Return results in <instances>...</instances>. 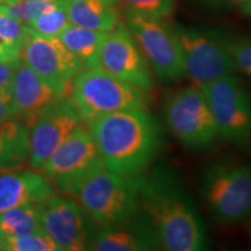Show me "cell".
<instances>
[{"instance_id":"6da1fadb","label":"cell","mask_w":251,"mask_h":251,"mask_svg":"<svg viewBox=\"0 0 251 251\" xmlns=\"http://www.w3.org/2000/svg\"><path fill=\"white\" fill-rule=\"evenodd\" d=\"M86 125L112 174L142 175L161 149V129L147 109L111 113Z\"/></svg>"},{"instance_id":"7a4b0ae2","label":"cell","mask_w":251,"mask_h":251,"mask_svg":"<svg viewBox=\"0 0 251 251\" xmlns=\"http://www.w3.org/2000/svg\"><path fill=\"white\" fill-rule=\"evenodd\" d=\"M141 215L152 228L159 248L168 251L206 249V231L188 196L170 175L143 176Z\"/></svg>"},{"instance_id":"3957f363","label":"cell","mask_w":251,"mask_h":251,"mask_svg":"<svg viewBox=\"0 0 251 251\" xmlns=\"http://www.w3.org/2000/svg\"><path fill=\"white\" fill-rule=\"evenodd\" d=\"M70 97L85 124L111 113L148 109L150 102L149 92L101 68L83 69L72 80Z\"/></svg>"},{"instance_id":"277c9868","label":"cell","mask_w":251,"mask_h":251,"mask_svg":"<svg viewBox=\"0 0 251 251\" xmlns=\"http://www.w3.org/2000/svg\"><path fill=\"white\" fill-rule=\"evenodd\" d=\"M143 175L124 176L102 170L78 190L75 198L92 221L111 226L139 214Z\"/></svg>"},{"instance_id":"5b68a950","label":"cell","mask_w":251,"mask_h":251,"mask_svg":"<svg viewBox=\"0 0 251 251\" xmlns=\"http://www.w3.org/2000/svg\"><path fill=\"white\" fill-rule=\"evenodd\" d=\"M102 170L105 166L92 135L81 124L52 153L41 172L63 196L75 198L81 185Z\"/></svg>"},{"instance_id":"8992f818","label":"cell","mask_w":251,"mask_h":251,"mask_svg":"<svg viewBox=\"0 0 251 251\" xmlns=\"http://www.w3.org/2000/svg\"><path fill=\"white\" fill-rule=\"evenodd\" d=\"M201 186L207 205L220 222L234 224L251 214V165L213 163L203 174Z\"/></svg>"},{"instance_id":"52a82bcc","label":"cell","mask_w":251,"mask_h":251,"mask_svg":"<svg viewBox=\"0 0 251 251\" xmlns=\"http://www.w3.org/2000/svg\"><path fill=\"white\" fill-rule=\"evenodd\" d=\"M126 26L136 41L157 79L171 83L186 76L175 29L162 19L126 12Z\"/></svg>"},{"instance_id":"ba28073f","label":"cell","mask_w":251,"mask_h":251,"mask_svg":"<svg viewBox=\"0 0 251 251\" xmlns=\"http://www.w3.org/2000/svg\"><path fill=\"white\" fill-rule=\"evenodd\" d=\"M172 134L190 149H206L219 136L213 113L201 87H184L172 94L164 108Z\"/></svg>"},{"instance_id":"9c48e42d","label":"cell","mask_w":251,"mask_h":251,"mask_svg":"<svg viewBox=\"0 0 251 251\" xmlns=\"http://www.w3.org/2000/svg\"><path fill=\"white\" fill-rule=\"evenodd\" d=\"M175 33L183 55L185 75L192 85L202 87L235 74L236 65L224 40L207 31L184 26L176 27Z\"/></svg>"},{"instance_id":"30bf717a","label":"cell","mask_w":251,"mask_h":251,"mask_svg":"<svg viewBox=\"0 0 251 251\" xmlns=\"http://www.w3.org/2000/svg\"><path fill=\"white\" fill-rule=\"evenodd\" d=\"M219 136L236 146L251 142V98L234 75L202 86Z\"/></svg>"},{"instance_id":"8fae6325","label":"cell","mask_w":251,"mask_h":251,"mask_svg":"<svg viewBox=\"0 0 251 251\" xmlns=\"http://www.w3.org/2000/svg\"><path fill=\"white\" fill-rule=\"evenodd\" d=\"M84 124L77 106L70 96L50 105L29 128L28 164L41 171L58 147L78 126Z\"/></svg>"},{"instance_id":"7c38bea8","label":"cell","mask_w":251,"mask_h":251,"mask_svg":"<svg viewBox=\"0 0 251 251\" xmlns=\"http://www.w3.org/2000/svg\"><path fill=\"white\" fill-rule=\"evenodd\" d=\"M99 68L147 92L153 90V74L136 41L124 23L108 31L99 52Z\"/></svg>"},{"instance_id":"4fadbf2b","label":"cell","mask_w":251,"mask_h":251,"mask_svg":"<svg viewBox=\"0 0 251 251\" xmlns=\"http://www.w3.org/2000/svg\"><path fill=\"white\" fill-rule=\"evenodd\" d=\"M40 211L43 230L61 251L87 250L93 233L90 216L79 202L55 193L40 202Z\"/></svg>"},{"instance_id":"5bb4252c","label":"cell","mask_w":251,"mask_h":251,"mask_svg":"<svg viewBox=\"0 0 251 251\" xmlns=\"http://www.w3.org/2000/svg\"><path fill=\"white\" fill-rule=\"evenodd\" d=\"M21 61L65 96H70L72 80L84 69L79 59L69 51L58 37L33 33L25 43Z\"/></svg>"},{"instance_id":"9a60e30c","label":"cell","mask_w":251,"mask_h":251,"mask_svg":"<svg viewBox=\"0 0 251 251\" xmlns=\"http://www.w3.org/2000/svg\"><path fill=\"white\" fill-rule=\"evenodd\" d=\"M11 90L15 119L23 122L28 129L45 109L58 99L67 97L24 62L20 63L15 71Z\"/></svg>"},{"instance_id":"2e32d148","label":"cell","mask_w":251,"mask_h":251,"mask_svg":"<svg viewBox=\"0 0 251 251\" xmlns=\"http://www.w3.org/2000/svg\"><path fill=\"white\" fill-rule=\"evenodd\" d=\"M56 188L41 171L34 169L0 172V214L29 203H40L55 194Z\"/></svg>"},{"instance_id":"e0dca14e","label":"cell","mask_w":251,"mask_h":251,"mask_svg":"<svg viewBox=\"0 0 251 251\" xmlns=\"http://www.w3.org/2000/svg\"><path fill=\"white\" fill-rule=\"evenodd\" d=\"M159 248L152 228L142 215L129 221L102 226L94 231L87 250L96 251H146Z\"/></svg>"},{"instance_id":"ac0fdd59","label":"cell","mask_w":251,"mask_h":251,"mask_svg":"<svg viewBox=\"0 0 251 251\" xmlns=\"http://www.w3.org/2000/svg\"><path fill=\"white\" fill-rule=\"evenodd\" d=\"M71 24L99 31H112L120 23L118 0H69Z\"/></svg>"},{"instance_id":"d6986e66","label":"cell","mask_w":251,"mask_h":251,"mask_svg":"<svg viewBox=\"0 0 251 251\" xmlns=\"http://www.w3.org/2000/svg\"><path fill=\"white\" fill-rule=\"evenodd\" d=\"M29 156V130L18 119L0 125V172L23 169Z\"/></svg>"},{"instance_id":"ffe728a7","label":"cell","mask_w":251,"mask_h":251,"mask_svg":"<svg viewBox=\"0 0 251 251\" xmlns=\"http://www.w3.org/2000/svg\"><path fill=\"white\" fill-rule=\"evenodd\" d=\"M106 35L105 31L71 24L62 31L58 39L79 59L84 69H91L99 68V52Z\"/></svg>"},{"instance_id":"44dd1931","label":"cell","mask_w":251,"mask_h":251,"mask_svg":"<svg viewBox=\"0 0 251 251\" xmlns=\"http://www.w3.org/2000/svg\"><path fill=\"white\" fill-rule=\"evenodd\" d=\"M43 230L40 203H29L0 214V237H17Z\"/></svg>"},{"instance_id":"7402d4cb","label":"cell","mask_w":251,"mask_h":251,"mask_svg":"<svg viewBox=\"0 0 251 251\" xmlns=\"http://www.w3.org/2000/svg\"><path fill=\"white\" fill-rule=\"evenodd\" d=\"M29 35L26 25L0 12V57L21 59V51Z\"/></svg>"},{"instance_id":"603a6c76","label":"cell","mask_w":251,"mask_h":251,"mask_svg":"<svg viewBox=\"0 0 251 251\" xmlns=\"http://www.w3.org/2000/svg\"><path fill=\"white\" fill-rule=\"evenodd\" d=\"M71 25L69 17V0H58V4L49 12L26 25L30 33L46 37H58Z\"/></svg>"},{"instance_id":"cb8c5ba5","label":"cell","mask_w":251,"mask_h":251,"mask_svg":"<svg viewBox=\"0 0 251 251\" xmlns=\"http://www.w3.org/2000/svg\"><path fill=\"white\" fill-rule=\"evenodd\" d=\"M2 251H61L45 230L17 237H0Z\"/></svg>"},{"instance_id":"d4e9b609","label":"cell","mask_w":251,"mask_h":251,"mask_svg":"<svg viewBox=\"0 0 251 251\" xmlns=\"http://www.w3.org/2000/svg\"><path fill=\"white\" fill-rule=\"evenodd\" d=\"M57 1H48V2H35V1H26V0H19L13 4H0V12L11 15L25 25L30 24L35 19L41 17L42 14L49 12L56 5Z\"/></svg>"},{"instance_id":"484cf974","label":"cell","mask_w":251,"mask_h":251,"mask_svg":"<svg viewBox=\"0 0 251 251\" xmlns=\"http://www.w3.org/2000/svg\"><path fill=\"white\" fill-rule=\"evenodd\" d=\"M118 1L127 12L155 19L170 17L175 8V0H118Z\"/></svg>"},{"instance_id":"4316f807","label":"cell","mask_w":251,"mask_h":251,"mask_svg":"<svg viewBox=\"0 0 251 251\" xmlns=\"http://www.w3.org/2000/svg\"><path fill=\"white\" fill-rule=\"evenodd\" d=\"M224 41L236 69L251 76V39L241 37Z\"/></svg>"},{"instance_id":"83f0119b","label":"cell","mask_w":251,"mask_h":251,"mask_svg":"<svg viewBox=\"0 0 251 251\" xmlns=\"http://www.w3.org/2000/svg\"><path fill=\"white\" fill-rule=\"evenodd\" d=\"M21 62V59H5L0 57V90L11 89L15 71Z\"/></svg>"},{"instance_id":"f1b7e54d","label":"cell","mask_w":251,"mask_h":251,"mask_svg":"<svg viewBox=\"0 0 251 251\" xmlns=\"http://www.w3.org/2000/svg\"><path fill=\"white\" fill-rule=\"evenodd\" d=\"M15 119V107L11 89L0 90V125Z\"/></svg>"},{"instance_id":"f546056e","label":"cell","mask_w":251,"mask_h":251,"mask_svg":"<svg viewBox=\"0 0 251 251\" xmlns=\"http://www.w3.org/2000/svg\"><path fill=\"white\" fill-rule=\"evenodd\" d=\"M228 1L240 7L242 13L251 15V0H228Z\"/></svg>"},{"instance_id":"4dcf8cb0","label":"cell","mask_w":251,"mask_h":251,"mask_svg":"<svg viewBox=\"0 0 251 251\" xmlns=\"http://www.w3.org/2000/svg\"><path fill=\"white\" fill-rule=\"evenodd\" d=\"M19 0H0V4H13V2H17Z\"/></svg>"},{"instance_id":"1f68e13d","label":"cell","mask_w":251,"mask_h":251,"mask_svg":"<svg viewBox=\"0 0 251 251\" xmlns=\"http://www.w3.org/2000/svg\"><path fill=\"white\" fill-rule=\"evenodd\" d=\"M26 1H35V2H48V1H57V0H26Z\"/></svg>"},{"instance_id":"d6a6232c","label":"cell","mask_w":251,"mask_h":251,"mask_svg":"<svg viewBox=\"0 0 251 251\" xmlns=\"http://www.w3.org/2000/svg\"><path fill=\"white\" fill-rule=\"evenodd\" d=\"M0 250H2V243H1V240H0Z\"/></svg>"}]
</instances>
